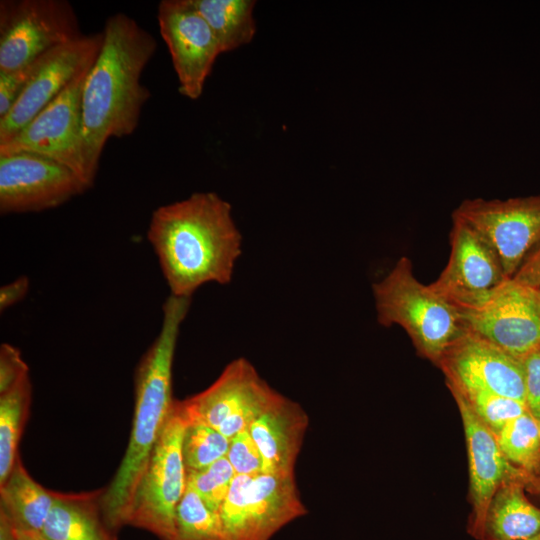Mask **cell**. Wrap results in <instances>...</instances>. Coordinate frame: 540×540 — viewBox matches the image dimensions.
I'll list each match as a JSON object with an SVG mask.
<instances>
[{"label": "cell", "instance_id": "cell-1", "mask_svg": "<svg viewBox=\"0 0 540 540\" xmlns=\"http://www.w3.org/2000/svg\"><path fill=\"white\" fill-rule=\"evenodd\" d=\"M103 42L82 90V146L87 182L93 185L111 137L131 135L150 91L141 75L157 49L153 35L124 13L105 22Z\"/></svg>", "mask_w": 540, "mask_h": 540}, {"label": "cell", "instance_id": "cell-2", "mask_svg": "<svg viewBox=\"0 0 540 540\" xmlns=\"http://www.w3.org/2000/svg\"><path fill=\"white\" fill-rule=\"evenodd\" d=\"M147 239L170 295L191 298L207 283H230L241 255L242 236L229 202L215 192H197L158 207Z\"/></svg>", "mask_w": 540, "mask_h": 540}, {"label": "cell", "instance_id": "cell-3", "mask_svg": "<svg viewBox=\"0 0 540 540\" xmlns=\"http://www.w3.org/2000/svg\"><path fill=\"white\" fill-rule=\"evenodd\" d=\"M190 304L187 297L166 299L160 332L137 366L129 443L115 476L99 496L103 520L111 531L127 524L133 495L173 409V360Z\"/></svg>", "mask_w": 540, "mask_h": 540}, {"label": "cell", "instance_id": "cell-4", "mask_svg": "<svg viewBox=\"0 0 540 540\" xmlns=\"http://www.w3.org/2000/svg\"><path fill=\"white\" fill-rule=\"evenodd\" d=\"M372 289L379 324L401 326L419 354L436 365L466 331L460 311L415 277L406 256Z\"/></svg>", "mask_w": 540, "mask_h": 540}, {"label": "cell", "instance_id": "cell-5", "mask_svg": "<svg viewBox=\"0 0 540 540\" xmlns=\"http://www.w3.org/2000/svg\"><path fill=\"white\" fill-rule=\"evenodd\" d=\"M188 421L175 400L173 409L137 485L127 524L160 540H173L177 507L186 491L182 445Z\"/></svg>", "mask_w": 540, "mask_h": 540}, {"label": "cell", "instance_id": "cell-6", "mask_svg": "<svg viewBox=\"0 0 540 540\" xmlns=\"http://www.w3.org/2000/svg\"><path fill=\"white\" fill-rule=\"evenodd\" d=\"M305 514L294 474L272 472L236 474L219 511L226 540H271Z\"/></svg>", "mask_w": 540, "mask_h": 540}, {"label": "cell", "instance_id": "cell-7", "mask_svg": "<svg viewBox=\"0 0 540 540\" xmlns=\"http://www.w3.org/2000/svg\"><path fill=\"white\" fill-rule=\"evenodd\" d=\"M82 36L76 12L66 0H2L0 71L28 66Z\"/></svg>", "mask_w": 540, "mask_h": 540}, {"label": "cell", "instance_id": "cell-8", "mask_svg": "<svg viewBox=\"0 0 540 540\" xmlns=\"http://www.w3.org/2000/svg\"><path fill=\"white\" fill-rule=\"evenodd\" d=\"M280 395L247 359L238 358L208 388L180 405L188 421L209 425L231 441L248 430Z\"/></svg>", "mask_w": 540, "mask_h": 540}, {"label": "cell", "instance_id": "cell-9", "mask_svg": "<svg viewBox=\"0 0 540 540\" xmlns=\"http://www.w3.org/2000/svg\"><path fill=\"white\" fill-rule=\"evenodd\" d=\"M452 218L470 226L493 248L508 278L540 243V194L465 199Z\"/></svg>", "mask_w": 540, "mask_h": 540}, {"label": "cell", "instance_id": "cell-10", "mask_svg": "<svg viewBox=\"0 0 540 540\" xmlns=\"http://www.w3.org/2000/svg\"><path fill=\"white\" fill-rule=\"evenodd\" d=\"M87 189L71 168L48 156L28 151L0 154L2 215L55 208Z\"/></svg>", "mask_w": 540, "mask_h": 540}, {"label": "cell", "instance_id": "cell-11", "mask_svg": "<svg viewBox=\"0 0 540 540\" xmlns=\"http://www.w3.org/2000/svg\"><path fill=\"white\" fill-rule=\"evenodd\" d=\"M91 65L24 128L0 143V154L28 151L48 156L71 168L90 188L83 159L82 90Z\"/></svg>", "mask_w": 540, "mask_h": 540}, {"label": "cell", "instance_id": "cell-12", "mask_svg": "<svg viewBox=\"0 0 540 540\" xmlns=\"http://www.w3.org/2000/svg\"><path fill=\"white\" fill-rule=\"evenodd\" d=\"M450 255L429 287L460 313L486 301L509 279L493 248L470 226L452 218Z\"/></svg>", "mask_w": 540, "mask_h": 540}, {"label": "cell", "instance_id": "cell-13", "mask_svg": "<svg viewBox=\"0 0 540 540\" xmlns=\"http://www.w3.org/2000/svg\"><path fill=\"white\" fill-rule=\"evenodd\" d=\"M157 21L177 75L179 93L197 100L221 54L212 29L192 0H162Z\"/></svg>", "mask_w": 540, "mask_h": 540}, {"label": "cell", "instance_id": "cell-14", "mask_svg": "<svg viewBox=\"0 0 540 540\" xmlns=\"http://www.w3.org/2000/svg\"><path fill=\"white\" fill-rule=\"evenodd\" d=\"M461 314L468 331L518 359L540 346L536 296L512 278L481 305Z\"/></svg>", "mask_w": 540, "mask_h": 540}, {"label": "cell", "instance_id": "cell-15", "mask_svg": "<svg viewBox=\"0 0 540 540\" xmlns=\"http://www.w3.org/2000/svg\"><path fill=\"white\" fill-rule=\"evenodd\" d=\"M103 32L83 35L34 61L31 78L8 115L0 120V143L24 128L96 59Z\"/></svg>", "mask_w": 540, "mask_h": 540}, {"label": "cell", "instance_id": "cell-16", "mask_svg": "<svg viewBox=\"0 0 540 540\" xmlns=\"http://www.w3.org/2000/svg\"><path fill=\"white\" fill-rule=\"evenodd\" d=\"M447 385L513 398L526 404L524 371L518 359L466 329L438 365Z\"/></svg>", "mask_w": 540, "mask_h": 540}, {"label": "cell", "instance_id": "cell-17", "mask_svg": "<svg viewBox=\"0 0 540 540\" xmlns=\"http://www.w3.org/2000/svg\"><path fill=\"white\" fill-rule=\"evenodd\" d=\"M450 391L462 419L468 457L471 512L467 531L471 537L482 540L487 511L497 489L508 479L528 475L507 461L496 434L474 414L458 392Z\"/></svg>", "mask_w": 540, "mask_h": 540}, {"label": "cell", "instance_id": "cell-18", "mask_svg": "<svg viewBox=\"0 0 540 540\" xmlns=\"http://www.w3.org/2000/svg\"><path fill=\"white\" fill-rule=\"evenodd\" d=\"M309 419L302 407L280 395L248 428L262 459L263 472L294 474Z\"/></svg>", "mask_w": 540, "mask_h": 540}, {"label": "cell", "instance_id": "cell-19", "mask_svg": "<svg viewBox=\"0 0 540 540\" xmlns=\"http://www.w3.org/2000/svg\"><path fill=\"white\" fill-rule=\"evenodd\" d=\"M524 477L503 482L494 494L482 540H527L540 535V508L524 493Z\"/></svg>", "mask_w": 540, "mask_h": 540}, {"label": "cell", "instance_id": "cell-20", "mask_svg": "<svg viewBox=\"0 0 540 540\" xmlns=\"http://www.w3.org/2000/svg\"><path fill=\"white\" fill-rule=\"evenodd\" d=\"M56 496L28 474L18 457L10 475L0 485V514L16 529L41 532Z\"/></svg>", "mask_w": 540, "mask_h": 540}, {"label": "cell", "instance_id": "cell-21", "mask_svg": "<svg viewBox=\"0 0 540 540\" xmlns=\"http://www.w3.org/2000/svg\"><path fill=\"white\" fill-rule=\"evenodd\" d=\"M99 496L57 494L43 536L48 540H115L103 520Z\"/></svg>", "mask_w": 540, "mask_h": 540}, {"label": "cell", "instance_id": "cell-22", "mask_svg": "<svg viewBox=\"0 0 540 540\" xmlns=\"http://www.w3.org/2000/svg\"><path fill=\"white\" fill-rule=\"evenodd\" d=\"M207 21L221 54L249 44L256 34L254 0H192Z\"/></svg>", "mask_w": 540, "mask_h": 540}, {"label": "cell", "instance_id": "cell-23", "mask_svg": "<svg viewBox=\"0 0 540 540\" xmlns=\"http://www.w3.org/2000/svg\"><path fill=\"white\" fill-rule=\"evenodd\" d=\"M29 375L0 394V485L10 475L19 455L18 445L31 401Z\"/></svg>", "mask_w": 540, "mask_h": 540}, {"label": "cell", "instance_id": "cell-24", "mask_svg": "<svg viewBox=\"0 0 540 540\" xmlns=\"http://www.w3.org/2000/svg\"><path fill=\"white\" fill-rule=\"evenodd\" d=\"M496 436L511 465L527 475L540 468V422L529 411L509 421Z\"/></svg>", "mask_w": 540, "mask_h": 540}, {"label": "cell", "instance_id": "cell-25", "mask_svg": "<svg viewBox=\"0 0 540 540\" xmlns=\"http://www.w3.org/2000/svg\"><path fill=\"white\" fill-rule=\"evenodd\" d=\"M173 540H226L219 512L188 484L177 507Z\"/></svg>", "mask_w": 540, "mask_h": 540}, {"label": "cell", "instance_id": "cell-26", "mask_svg": "<svg viewBox=\"0 0 540 540\" xmlns=\"http://www.w3.org/2000/svg\"><path fill=\"white\" fill-rule=\"evenodd\" d=\"M229 447L230 440L215 428L188 421L182 445L186 472L202 470L226 457Z\"/></svg>", "mask_w": 540, "mask_h": 540}, {"label": "cell", "instance_id": "cell-27", "mask_svg": "<svg viewBox=\"0 0 540 540\" xmlns=\"http://www.w3.org/2000/svg\"><path fill=\"white\" fill-rule=\"evenodd\" d=\"M447 386L450 390L458 392L474 414L496 435L509 421L528 411L524 402L513 398Z\"/></svg>", "mask_w": 540, "mask_h": 540}, {"label": "cell", "instance_id": "cell-28", "mask_svg": "<svg viewBox=\"0 0 540 540\" xmlns=\"http://www.w3.org/2000/svg\"><path fill=\"white\" fill-rule=\"evenodd\" d=\"M235 476L231 463L224 457L202 470L187 473V484L212 510L219 512Z\"/></svg>", "mask_w": 540, "mask_h": 540}, {"label": "cell", "instance_id": "cell-29", "mask_svg": "<svg viewBox=\"0 0 540 540\" xmlns=\"http://www.w3.org/2000/svg\"><path fill=\"white\" fill-rule=\"evenodd\" d=\"M226 457L237 475H257L263 472L261 453L248 430L231 439Z\"/></svg>", "mask_w": 540, "mask_h": 540}, {"label": "cell", "instance_id": "cell-30", "mask_svg": "<svg viewBox=\"0 0 540 540\" xmlns=\"http://www.w3.org/2000/svg\"><path fill=\"white\" fill-rule=\"evenodd\" d=\"M34 70V62L20 69L0 71V120L17 103Z\"/></svg>", "mask_w": 540, "mask_h": 540}, {"label": "cell", "instance_id": "cell-31", "mask_svg": "<svg viewBox=\"0 0 540 540\" xmlns=\"http://www.w3.org/2000/svg\"><path fill=\"white\" fill-rule=\"evenodd\" d=\"M526 406L529 413L540 422V346L521 358Z\"/></svg>", "mask_w": 540, "mask_h": 540}, {"label": "cell", "instance_id": "cell-32", "mask_svg": "<svg viewBox=\"0 0 540 540\" xmlns=\"http://www.w3.org/2000/svg\"><path fill=\"white\" fill-rule=\"evenodd\" d=\"M27 375L29 369L20 351L8 343H3L0 347V394L11 389Z\"/></svg>", "mask_w": 540, "mask_h": 540}, {"label": "cell", "instance_id": "cell-33", "mask_svg": "<svg viewBox=\"0 0 540 540\" xmlns=\"http://www.w3.org/2000/svg\"><path fill=\"white\" fill-rule=\"evenodd\" d=\"M512 279L540 295V243L525 258Z\"/></svg>", "mask_w": 540, "mask_h": 540}, {"label": "cell", "instance_id": "cell-34", "mask_svg": "<svg viewBox=\"0 0 540 540\" xmlns=\"http://www.w3.org/2000/svg\"><path fill=\"white\" fill-rule=\"evenodd\" d=\"M29 286V278L26 276H19L2 286L0 288V311L3 312L22 301L29 291Z\"/></svg>", "mask_w": 540, "mask_h": 540}, {"label": "cell", "instance_id": "cell-35", "mask_svg": "<svg viewBox=\"0 0 540 540\" xmlns=\"http://www.w3.org/2000/svg\"><path fill=\"white\" fill-rule=\"evenodd\" d=\"M0 540H48L41 532L16 529L0 514Z\"/></svg>", "mask_w": 540, "mask_h": 540}, {"label": "cell", "instance_id": "cell-36", "mask_svg": "<svg viewBox=\"0 0 540 540\" xmlns=\"http://www.w3.org/2000/svg\"><path fill=\"white\" fill-rule=\"evenodd\" d=\"M535 296H536V300H537L538 311H539V314H540V295L535 294Z\"/></svg>", "mask_w": 540, "mask_h": 540}, {"label": "cell", "instance_id": "cell-37", "mask_svg": "<svg viewBox=\"0 0 540 540\" xmlns=\"http://www.w3.org/2000/svg\"><path fill=\"white\" fill-rule=\"evenodd\" d=\"M527 540H540V535L539 536H536L534 538H531V539H527Z\"/></svg>", "mask_w": 540, "mask_h": 540}]
</instances>
